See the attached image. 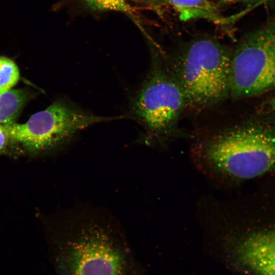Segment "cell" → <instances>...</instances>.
<instances>
[{
    "instance_id": "obj_1",
    "label": "cell",
    "mask_w": 275,
    "mask_h": 275,
    "mask_svg": "<svg viewBox=\"0 0 275 275\" xmlns=\"http://www.w3.org/2000/svg\"><path fill=\"white\" fill-rule=\"evenodd\" d=\"M194 152L200 167L213 174L254 178L275 169V128L259 122L223 128L199 142Z\"/></svg>"
},
{
    "instance_id": "obj_2",
    "label": "cell",
    "mask_w": 275,
    "mask_h": 275,
    "mask_svg": "<svg viewBox=\"0 0 275 275\" xmlns=\"http://www.w3.org/2000/svg\"><path fill=\"white\" fill-rule=\"evenodd\" d=\"M231 55L218 41L204 38L189 43L166 61L182 90L187 107L209 109L230 96Z\"/></svg>"
},
{
    "instance_id": "obj_13",
    "label": "cell",
    "mask_w": 275,
    "mask_h": 275,
    "mask_svg": "<svg viewBox=\"0 0 275 275\" xmlns=\"http://www.w3.org/2000/svg\"><path fill=\"white\" fill-rule=\"evenodd\" d=\"M125 2L130 1L136 3H146L148 4L151 3V0H124Z\"/></svg>"
},
{
    "instance_id": "obj_3",
    "label": "cell",
    "mask_w": 275,
    "mask_h": 275,
    "mask_svg": "<svg viewBox=\"0 0 275 275\" xmlns=\"http://www.w3.org/2000/svg\"><path fill=\"white\" fill-rule=\"evenodd\" d=\"M130 115L148 135L167 140L180 134L178 122L186 108L184 93L166 61L152 57L150 70L139 90L131 97Z\"/></svg>"
},
{
    "instance_id": "obj_8",
    "label": "cell",
    "mask_w": 275,
    "mask_h": 275,
    "mask_svg": "<svg viewBox=\"0 0 275 275\" xmlns=\"http://www.w3.org/2000/svg\"><path fill=\"white\" fill-rule=\"evenodd\" d=\"M178 12L183 21L204 19L215 24L227 25L232 23L239 15H222L214 4L208 0H166Z\"/></svg>"
},
{
    "instance_id": "obj_6",
    "label": "cell",
    "mask_w": 275,
    "mask_h": 275,
    "mask_svg": "<svg viewBox=\"0 0 275 275\" xmlns=\"http://www.w3.org/2000/svg\"><path fill=\"white\" fill-rule=\"evenodd\" d=\"M275 88V19L249 33L232 53L230 96L257 95Z\"/></svg>"
},
{
    "instance_id": "obj_14",
    "label": "cell",
    "mask_w": 275,
    "mask_h": 275,
    "mask_svg": "<svg viewBox=\"0 0 275 275\" xmlns=\"http://www.w3.org/2000/svg\"><path fill=\"white\" fill-rule=\"evenodd\" d=\"M249 1H252V0H221L220 3L224 4V3H230V2H237Z\"/></svg>"
},
{
    "instance_id": "obj_5",
    "label": "cell",
    "mask_w": 275,
    "mask_h": 275,
    "mask_svg": "<svg viewBox=\"0 0 275 275\" xmlns=\"http://www.w3.org/2000/svg\"><path fill=\"white\" fill-rule=\"evenodd\" d=\"M55 265L58 275H127L130 261L111 234L89 227L65 241Z\"/></svg>"
},
{
    "instance_id": "obj_12",
    "label": "cell",
    "mask_w": 275,
    "mask_h": 275,
    "mask_svg": "<svg viewBox=\"0 0 275 275\" xmlns=\"http://www.w3.org/2000/svg\"><path fill=\"white\" fill-rule=\"evenodd\" d=\"M10 141L4 125L0 124V153L5 151Z\"/></svg>"
},
{
    "instance_id": "obj_9",
    "label": "cell",
    "mask_w": 275,
    "mask_h": 275,
    "mask_svg": "<svg viewBox=\"0 0 275 275\" xmlns=\"http://www.w3.org/2000/svg\"><path fill=\"white\" fill-rule=\"evenodd\" d=\"M28 98V94L23 90L0 89V124L15 123Z\"/></svg>"
},
{
    "instance_id": "obj_10",
    "label": "cell",
    "mask_w": 275,
    "mask_h": 275,
    "mask_svg": "<svg viewBox=\"0 0 275 275\" xmlns=\"http://www.w3.org/2000/svg\"><path fill=\"white\" fill-rule=\"evenodd\" d=\"M90 10L98 11H115L135 18V10L124 0H83Z\"/></svg>"
},
{
    "instance_id": "obj_4",
    "label": "cell",
    "mask_w": 275,
    "mask_h": 275,
    "mask_svg": "<svg viewBox=\"0 0 275 275\" xmlns=\"http://www.w3.org/2000/svg\"><path fill=\"white\" fill-rule=\"evenodd\" d=\"M123 117L96 116L66 99H59L33 115L24 123L15 122L4 126L10 141L20 144L29 151L39 152L66 142L90 125Z\"/></svg>"
},
{
    "instance_id": "obj_15",
    "label": "cell",
    "mask_w": 275,
    "mask_h": 275,
    "mask_svg": "<svg viewBox=\"0 0 275 275\" xmlns=\"http://www.w3.org/2000/svg\"><path fill=\"white\" fill-rule=\"evenodd\" d=\"M272 106H273L275 108V98L272 101Z\"/></svg>"
},
{
    "instance_id": "obj_11",
    "label": "cell",
    "mask_w": 275,
    "mask_h": 275,
    "mask_svg": "<svg viewBox=\"0 0 275 275\" xmlns=\"http://www.w3.org/2000/svg\"><path fill=\"white\" fill-rule=\"evenodd\" d=\"M19 69L11 59L0 56V89H12L18 81Z\"/></svg>"
},
{
    "instance_id": "obj_7",
    "label": "cell",
    "mask_w": 275,
    "mask_h": 275,
    "mask_svg": "<svg viewBox=\"0 0 275 275\" xmlns=\"http://www.w3.org/2000/svg\"><path fill=\"white\" fill-rule=\"evenodd\" d=\"M220 262L235 275H275V229L227 243Z\"/></svg>"
}]
</instances>
